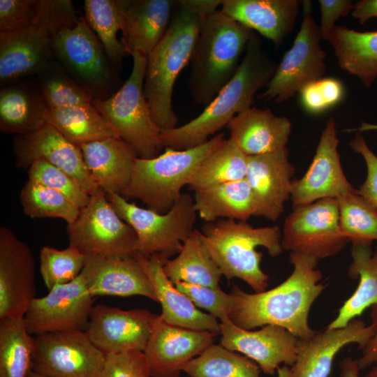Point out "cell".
<instances>
[{"label":"cell","mask_w":377,"mask_h":377,"mask_svg":"<svg viewBox=\"0 0 377 377\" xmlns=\"http://www.w3.org/2000/svg\"><path fill=\"white\" fill-rule=\"evenodd\" d=\"M292 274L275 288L254 294L234 286L230 319L235 325L248 330L266 325L282 327L299 339H308L316 332L308 321L310 309L325 288L319 283L321 272L318 260L290 252Z\"/></svg>","instance_id":"1"},{"label":"cell","mask_w":377,"mask_h":377,"mask_svg":"<svg viewBox=\"0 0 377 377\" xmlns=\"http://www.w3.org/2000/svg\"><path fill=\"white\" fill-rule=\"evenodd\" d=\"M221 3L222 0L176 1L166 33L147 56L143 91L151 117L162 131L177 127L172 101L175 83L191 63L203 21Z\"/></svg>","instance_id":"2"},{"label":"cell","mask_w":377,"mask_h":377,"mask_svg":"<svg viewBox=\"0 0 377 377\" xmlns=\"http://www.w3.org/2000/svg\"><path fill=\"white\" fill-rule=\"evenodd\" d=\"M276 68L253 31L234 77L198 117L161 131L162 146L183 150L208 141L210 135L227 126L237 114L251 108L256 93L267 85Z\"/></svg>","instance_id":"3"},{"label":"cell","mask_w":377,"mask_h":377,"mask_svg":"<svg viewBox=\"0 0 377 377\" xmlns=\"http://www.w3.org/2000/svg\"><path fill=\"white\" fill-rule=\"evenodd\" d=\"M253 31L220 10L206 17L192 55L188 79L195 103L207 106L234 77Z\"/></svg>","instance_id":"4"},{"label":"cell","mask_w":377,"mask_h":377,"mask_svg":"<svg viewBox=\"0 0 377 377\" xmlns=\"http://www.w3.org/2000/svg\"><path fill=\"white\" fill-rule=\"evenodd\" d=\"M199 235L222 275L228 281L238 278L256 293L266 290L269 276L260 267L263 246L272 257L283 250L282 233L278 226L254 228L246 221L219 219L207 222Z\"/></svg>","instance_id":"5"},{"label":"cell","mask_w":377,"mask_h":377,"mask_svg":"<svg viewBox=\"0 0 377 377\" xmlns=\"http://www.w3.org/2000/svg\"><path fill=\"white\" fill-rule=\"evenodd\" d=\"M80 17L71 0H38L34 20L12 32H0L1 87L38 74L54 57V41L65 27Z\"/></svg>","instance_id":"6"},{"label":"cell","mask_w":377,"mask_h":377,"mask_svg":"<svg viewBox=\"0 0 377 377\" xmlns=\"http://www.w3.org/2000/svg\"><path fill=\"white\" fill-rule=\"evenodd\" d=\"M219 133L206 142L187 149L165 147L152 158L137 157L131 179L120 194L124 198H136L148 209L159 214L168 212L188 185L198 167L226 140Z\"/></svg>","instance_id":"7"},{"label":"cell","mask_w":377,"mask_h":377,"mask_svg":"<svg viewBox=\"0 0 377 377\" xmlns=\"http://www.w3.org/2000/svg\"><path fill=\"white\" fill-rule=\"evenodd\" d=\"M131 55L133 67L123 86L108 98H94L92 104L139 158H152L163 147L162 131L151 117L143 91L147 56Z\"/></svg>","instance_id":"8"},{"label":"cell","mask_w":377,"mask_h":377,"mask_svg":"<svg viewBox=\"0 0 377 377\" xmlns=\"http://www.w3.org/2000/svg\"><path fill=\"white\" fill-rule=\"evenodd\" d=\"M107 197L119 217L135 230L137 253L145 258L160 254L169 258L178 254L183 242L195 230L197 213L189 193H182L165 214L140 207L119 194Z\"/></svg>","instance_id":"9"},{"label":"cell","mask_w":377,"mask_h":377,"mask_svg":"<svg viewBox=\"0 0 377 377\" xmlns=\"http://www.w3.org/2000/svg\"><path fill=\"white\" fill-rule=\"evenodd\" d=\"M310 1H303V19L292 47L276 66L267 89L258 99L280 103L293 97L306 84L323 78L326 52L320 27L311 15Z\"/></svg>","instance_id":"10"},{"label":"cell","mask_w":377,"mask_h":377,"mask_svg":"<svg viewBox=\"0 0 377 377\" xmlns=\"http://www.w3.org/2000/svg\"><path fill=\"white\" fill-rule=\"evenodd\" d=\"M69 244L84 255L129 256L137 253L133 228L113 209L101 188L90 195L76 220L67 224Z\"/></svg>","instance_id":"11"},{"label":"cell","mask_w":377,"mask_h":377,"mask_svg":"<svg viewBox=\"0 0 377 377\" xmlns=\"http://www.w3.org/2000/svg\"><path fill=\"white\" fill-rule=\"evenodd\" d=\"M339 226L338 201L324 198L294 207L283 228V250L313 257L318 260L339 253L348 244Z\"/></svg>","instance_id":"12"},{"label":"cell","mask_w":377,"mask_h":377,"mask_svg":"<svg viewBox=\"0 0 377 377\" xmlns=\"http://www.w3.org/2000/svg\"><path fill=\"white\" fill-rule=\"evenodd\" d=\"M53 49L54 57L75 81L95 98H104L112 82L110 61L84 15L58 33Z\"/></svg>","instance_id":"13"},{"label":"cell","mask_w":377,"mask_h":377,"mask_svg":"<svg viewBox=\"0 0 377 377\" xmlns=\"http://www.w3.org/2000/svg\"><path fill=\"white\" fill-rule=\"evenodd\" d=\"M105 360L86 331L34 337L32 371L44 377H99Z\"/></svg>","instance_id":"14"},{"label":"cell","mask_w":377,"mask_h":377,"mask_svg":"<svg viewBox=\"0 0 377 377\" xmlns=\"http://www.w3.org/2000/svg\"><path fill=\"white\" fill-rule=\"evenodd\" d=\"M84 272L32 301L23 320L31 334L85 331L94 307Z\"/></svg>","instance_id":"15"},{"label":"cell","mask_w":377,"mask_h":377,"mask_svg":"<svg viewBox=\"0 0 377 377\" xmlns=\"http://www.w3.org/2000/svg\"><path fill=\"white\" fill-rule=\"evenodd\" d=\"M35 262L29 247L0 227V320L24 318L36 298Z\"/></svg>","instance_id":"16"},{"label":"cell","mask_w":377,"mask_h":377,"mask_svg":"<svg viewBox=\"0 0 377 377\" xmlns=\"http://www.w3.org/2000/svg\"><path fill=\"white\" fill-rule=\"evenodd\" d=\"M13 150L17 168L29 169L34 162L43 160L69 175L89 195L99 188L84 163L80 148L47 123L30 133L15 135Z\"/></svg>","instance_id":"17"},{"label":"cell","mask_w":377,"mask_h":377,"mask_svg":"<svg viewBox=\"0 0 377 377\" xmlns=\"http://www.w3.org/2000/svg\"><path fill=\"white\" fill-rule=\"evenodd\" d=\"M156 315L146 309L123 310L98 304L93 307L85 331L105 355L144 351Z\"/></svg>","instance_id":"18"},{"label":"cell","mask_w":377,"mask_h":377,"mask_svg":"<svg viewBox=\"0 0 377 377\" xmlns=\"http://www.w3.org/2000/svg\"><path fill=\"white\" fill-rule=\"evenodd\" d=\"M338 143L335 121L331 117L322 132L309 169L301 179L293 180L290 199L293 208L320 199H337L353 188L343 172Z\"/></svg>","instance_id":"19"},{"label":"cell","mask_w":377,"mask_h":377,"mask_svg":"<svg viewBox=\"0 0 377 377\" xmlns=\"http://www.w3.org/2000/svg\"><path fill=\"white\" fill-rule=\"evenodd\" d=\"M216 335L175 326L156 315L143 351L151 377H179L182 367L213 344Z\"/></svg>","instance_id":"20"},{"label":"cell","mask_w":377,"mask_h":377,"mask_svg":"<svg viewBox=\"0 0 377 377\" xmlns=\"http://www.w3.org/2000/svg\"><path fill=\"white\" fill-rule=\"evenodd\" d=\"M220 327L221 344L254 361L265 374L274 375L281 364L292 367L295 362L298 339L282 327L266 325L251 331L231 321Z\"/></svg>","instance_id":"21"},{"label":"cell","mask_w":377,"mask_h":377,"mask_svg":"<svg viewBox=\"0 0 377 377\" xmlns=\"http://www.w3.org/2000/svg\"><path fill=\"white\" fill-rule=\"evenodd\" d=\"M376 331V324L367 325L355 318L345 327L326 328L308 339H298L291 377H328L333 361L342 348L354 343L363 349Z\"/></svg>","instance_id":"22"},{"label":"cell","mask_w":377,"mask_h":377,"mask_svg":"<svg viewBox=\"0 0 377 377\" xmlns=\"http://www.w3.org/2000/svg\"><path fill=\"white\" fill-rule=\"evenodd\" d=\"M82 272L93 297L140 295L158 302L153 285L140 263L137 253L86 255Z\"/></svg>","instance_id":"23"},{"label":"cell","mask_w":377,"mask_h":377,"mask_svg":"<svg viewBox=\"0 0 377 377\" xmlns=\"http://www.w3.org/2000/svg\"><path fill=\"white\" fill-rule=\"evenodd\" d=\"M247 181L256 205V216L275 221L290 199L295 168L288 160L287 147L247 157Z\"/></svg>","instance_id":"24"},{"label":"cell","mask_w":377,"mask_h":377,"mask_svg":"<svg viewBox=\"0 0 377 377\" xmlns=\"http://www.w3.org/2000/svg\"><path fill=\"white\" fill-rule=\"evenodd\" d=\"M137 257L153 285L162 307L161 316L167 323L189 330L220 334L217 319L200 311L165 275L163 266L169 258L160 254L145 258L137 253Z\"/></svg>","instance_id":"25"},{"label":"cell","mask_w":377,"mask_h":377,"mask_svg":"<svg viewBox=\"0 0 377 377\" xmlns=\"http://www.w3.org/2000/svg\"><path fill=\"white\" fill-rule=\"evenodd\" d=\"M176 1L120 0L122 10L121 42L128 54L148 56L164 36Z\"/></svg>","instance_id":"26"},{"label":"cell","mask_w":377,"mask_h":377,"mask_svg":"<svg viewBox=\"0 0 377 377\" xmlns=\"http://www.w3.org/2000/svg\"><path fill=\"white\" fill-rule=\"evenodd\" d=\"M299 4L297 0H222L220 10L279 48L293 29Z\"/></svg>","instance_id":"27"},{"label":"cell","mask_w":377,"mask_h":377,"mask_svg":"<svg viewBox=\"0 0 377 377\" xmlns=\"http://www.w3.org/2000/svg\"><path fill=\"white\" fill-rule=\"evenodd\" d=\"M95 183L107 195L121 194L128 184L138 156L120 138H110L79 146Z\"/></svg>","instance_id":"28"},{"label":"cell","mask_w":377,"mask_h":377,"mask_svg":"<svg viewBox=\"0 0 377 377\" xmlns=\"http://www.w3.org/2000/svg\"><path fill=\"white\" fill-rule=\"evenodd\" d=\"M230 137L246 156L276 151L286 147L291 123L269 109L250 108L237 114L227 126Z\"/></svg>","instance_id":"29"},{"label":"cell","mask_w":377,"mask_h":377,"mask_svg":"<svg viewBox=\"0 0 377 377\" xmlns=\"http://www.w3.org/2000/svg\"><path fill=\"white\" fill-rule=\"evenodd\" d=\"M327 40L339 67L369 88L377 78V31L362 32L335 25Z\"/></svg>","instance_id":"30"},{"label":"cell","mask_w":377,"mask_h":377,"mask_svg":"<svg viewBox=\"0 0 377 377\" xmlns=\"http://www.w3.org/2000/svg\"><path fill=\"white\" fill-rule=\"evenodd\" d=\"M194 192V209L206 223L221 219L246 221L256 216V202L246 179Z\"/></svg>","instance_id":"31"},{"label":"cell","mask_w":377,"mask_h":377,"mask_svg":"<svg viewBox=\"0 0 377 377\" xmlns=\"http://www.w3.org/2000/svg\"><path fill=\"white\" fill-rule=\"evenodd\" d=\"M47 110L38 87L25 83L2 87L0 90V131L24 135L45 123Z\"/></svg>","instance_id":"32"},{"label":"cell","mask_w":377,"mask_h":377,"mask_svg":"<svg viewBox=\"0 0 377 377\" xmlns=\"http://www.w3.org/2000/svg\"><path fill=\"white\" fill-rule=\"evenodd\" d=\"M351 257L348 274L351 279H358L359 283L336 318L328 325V329L345 327L366 309L377 305V246L373 251L369 244L353 245Z\"/></svg>","instance_id":"33"},{"label":"cell","mask_w":377,"mask_h":377,"mask_svg":"<svg viewBox=\"0 0 377 377\" xmlns=\"http://www.w3.org/2000/svg\"><path fill=\"white\" fill-rule=\"evenodd\" d=\"M168 278L172 282L219 288L222 274L195 230L186 239L174 259H168L163 266Z\"/></svg>","instance_id":"34"},{"label":"cell","mask_w":377,"mask_h":377,"mask_svg":"<svg viewBox=\"0 0 377 377\" xmlns=\"http://www.w3.org/2000/svg\"><path fill=\"white\" fill-rule=\"evenodd\" d=\"M45 119L78 147L96 140L119 138L93 104L47 109Z\"/></svg>","instance_id":"35"},{"label":"cell","mask_w":377,"mask_h":377,"mask_svg":"<svg viewBox=\"0 0 377 377\" xmlns=\"http://www.w3.org/2000/svg\"><path fill=\"white\" fill-rule=\"evenodd\" d=\"M247 157L231 137L226 139L198 165L190 179L189 187L195 191L244 179Z\"/></svg>","instance_id":"36"},{"label":"cell","mask_w":377,"mask_h":377,"mask_svg":"<svg viewBox=\"0 0 377 377\" xmlns=\"http://www.w3.org/2000/svg\"><path fill=\"white\" fill-rule=\"evenodd\" d=\"M34 350L23 318L0 320V377H28Z\"/></svg>","instance_id":"37"},{"label":"cell","mask_w":377,"mask_h":377,"mask_svg":"<svg viewBox=\"0 0 377 377\" xmlns=\"http://www.w3.org/2000/svg\"><path fill=\"white\" fill-rule=\"evenodd\" d=\"M191 377H259L260 367L252 360L221 344H212L182 370Z\"/></svg>","instance_id":"38"},{"label":"cell","mask_w":377,"mask_h":377,"mask_svg":"<svg viewBox=\"0 0 377 377\" xmlns=\"http://www.w3.org/2000/svg\"><path fill=\"white\" fill-rule=\"evenodd\" d=\"M337 200L342 235L353 245L377 240V207L354 187Z\"/></svg>","instance_id":"39"},{"label":"cell","mask_w":377,"mask_h":377,"mask_svg":"<svg viewBox=\"0 0 377 377\" xmlns=\"http://www.w3.org/2000/svg\"><path fill=\"white\" fill-rule=\"evenodd\" d=\"M84 18L103 46L109 61L121 62L127 52L117 33L122 28L120 0H85Z\"/></svg>","instance_id":"40"},{"label":"cell","mask_w":377,"mask_h":377,"mask_svg":"<svg viewBox=\"0 0 377 377\" xmlns=\"http://www.w3.org/2000/svg\"><path fill=\"white\" fill-rule=\"evenodd\" d=\"M38 89L47 109L91 105L94 96L52 61L38 74Z\"/></svg>","instance_id":"41"},{"label":"cell","mask_w":377,"mask_h":377,"mask_svg":"<svg viewBox=\"0 0 377 377\" xmlns=\"http://www.w3.org/2000/svg\"><path fill=\"white\" fill-rule=\"evenodd\" d=\"M20 201L24 214L31 218H58L67 224L73 223L80 211L61 193L29 179L20 191Z\"/></svg>","instance_id":"42"},{"label":"cell","mask_w":377,"mask_h":377,"mask_svg":"<svg viewBox=\"0 0 377 377\" xmlns=\"http://www.w3.org/2000/svg\"><path fill=\"white\" fill-rule=\"evenodd\" d=\"M86 255L74 246L59 250L44 246L40 251V272L47 288L68 283L82 272Z\"/></svg>","instance_id":"43"},{"label":"cell","mask_w":377,"mask_h":377,"mask_svg":"<svg viewBox=\"0 0 377 377\" xmlns=\"http://www.w3.org/2000/svg\"><path fill=\"white\" fill-rule=\"evenodd\" d=\"M29 179L54 189L80 209L89 201V195L69 175L43 160L34 162L28 169Z\"/></svg>","instance_id":"44"},{"label":"cell","mask_w":377,"mask_h":377,"mask_svg":"<svg viewBox=\"0 0 377 377\" xmlns=\"http://www.w3.org/2000/svg\"><path fill=\"white\" fill-rule=\"evenodd\" d=\"M176 288L186 295L198 307L209 312L221 323L231 322L230 314L232 307L233 297L232 294L223 292L219 288H212L206 286L191 284L182 281L173 283Z\"/></svg>","instance_id":"45"},{"label":"cell","mask_w":377,"mask_h":377,"mask_svg":"<svg viewBox=\"0 0 377 377\" xmlns=\"http://www.w3.org/2000/svg\"><path fill=\"white\" fill-rule=\"evenodd\" d=\"M99 377H151L143 351L131 350L106 355Z\"/></svg>","instance_id":"46"},{"label":"cell","mask_w":377,"mask_h":377,"mask_svg":"<svg viewBox=\"0 0 377 377\" xmlns=\"http://www.w3.org/2000/svg\"><path fill=\"white\" fill-rule=\"evenodd\" d=\"M38 0H0V32H12L29 25L37 13Z\"/></svg>","instance_id":"47"},{"label":"cell","mask_w":377,"mask_h":377,"mask_svg":"<svg viewBox=\"0 0 377 377\" xmlns=\"http://www.w3.org/2000/svg\"><path fill=\"white\" fill-rule=\"evenodd\" d=\"M349 145L363 157L367 165V177L358 191L377 207V156L367 145L361 133L357 132Z\"/></svg>","instance_id":"48"},{"label":"cell","mask_w":377,"mask_h":377,"mask_svg":"<svg viewBox=\"0 0 377 377\" xmlns=\"http://www.w3.org/2000/svg\"><path fill=\"white\" fill-rule=\"evenodd\" d=\"M318 2L321 13L320 31L322 39L327 40L335 22L353 11L355 3L350 0H319Z\"/></svg>","instance_id":"49"},{"label":"cell","mask_w":377,"mask_h":377,"mask_svg":"<svg viewBox=\"0 0 377 377\" xmlns=\"http://www.w3.org/2000/svg\"><path fill=\"white\" fill-rule=\"evenodd\" d=\"M318 80L306 84L299 92L304 108L308 112L314 114L320 113L329 108L320 88Z\"/></svg>","instance_id":"50"},{"label":"cell","mask_w":377,"mask_h":377,"mask_svg":"<svg viewBox=\"0 0 377 377\" xmlns=\"http://www.w3.org/2000/svg\"><path fill=\"white\" fill-rule=\"evenodd\" d=\"M371 316L372 323L377 325V305L371 306ZM357 361L360 370L377 364V331L362 349V355Z\"/></svg>","instance_id":"51"},{"label":"cell","mask_w":377,"mask_h":377,"mask_svg":"<svg viewBox=\"0 0 377 377\" xmlns=\"http://www.w3.org/2000/svg\"><path fill=\"white\" fill-rule=\"evenodd\" d=\"M318 83L329 108L340 101L343 94V87L339 80L331 77L322 78Z\"/></svg>","instance_id":"52"},{"label":"cell","mask_w":377,"mask_h":377,"mask_svg":"<svg viewBox=\"0 0 377 377\" xmlns=\"http://www.w3.org/2000/svg\"><path fill=\"white\" fill-rule=\"evenodd\" d=\"M352 16L362 24L377 17V0H362L355 3Z\"/></svg>","instance_id":"53"},{"label":"cell","mask_w":377,"mask_h":377,"mask_svg":"<svg viewBox=\"0 0 377 377\" xmlns=\"http://www.w3.org/2000/svg\"><path fill=\"white\" fill-rule=\"evenodd\" d=\"M340 377H359L360 368L357 360L348 357L340 362Z\"/></svg>","instance_id":"54"},{"label":"cell","mask_w":377,"mask_h":377,"mask_svg":"<svg viewBox=\"0 0 377 377\" xmlns=\"http://www.w3.org/2000/svg\"><path fill=\"white\" fill-rule=\"evenodd\" d=\"M369 131H377V124L361 121L360 126L357 128L346 129V132H364Z\"/></svg>","instance_id":"55"},{"label":"cell","mask_w":377,"mask_h":377,"mask_svg":"<svg viewBox=\"0 0 377 377\" xmlns=\"http://www.w3.org/2000/svg\"><path fill=\"white\" fill-rule=\"evenodd\" d=\"M276 372L277 377H291L290 368L287 365L280 366Z\"/></svg>","instance_id":"56"},{"label":"cell","mask_w":377,"mask_h":377,"mask_svg":"<svg viewBox=\"0 0 377 377\" xmlns=\"http://www.w3.org/2000/svg\"><path fill=\"white\" fill-rule=\"evenodd\" d=\"M363 377H377V364Z\"/></svg>","instance_id":"57"},{"label":"cell","mask_w":377,"mask_h":377,"mask_svg":"<svg viewBox=\"0 0 377 377\" xmlns=\"http://www.w3.org/2000/svg\"><path fill=\"white\" fill-rule=\"evenodd\" d=\"M28 377H44V376H40V375L36 374V372L31 371L29 373Z\"/></svg>","instance_id":"58"}]
</instances>
